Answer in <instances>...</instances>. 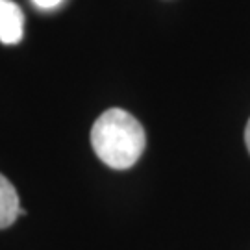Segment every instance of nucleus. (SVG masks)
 Listing matches in <instances>:
<instances>
[{
	"label": "nucleus",
	"mask_w": 250,
	"mask_h": 250,
	"mask_svg": "<svg viewBox=\"0 0 250 250\" xmlns=\"http://www.w3.org/2000/svg\"><path fill=\"white\" fill-rule=\"evenodd\" d=\"M39 9H54L62 4L63 0H32Z\"/></svg>",
	"instance_id": "4"
},
{
	"label": "nucleus",
	"mask_w": 250,
	"mask_h": 250,
	"mask_svg": "<svg viewBox=\"0 0 250 250\" xmlns=\"http://www.w3.org/2000/svg\"><path fill=\"white\" fill-rule=\"evenodd\" d=\"M19 215H24V209L19 204L17 191L4 174H0V230L11 226Z\"/></svg>",
	"instance_id": "3"
},
{
	"label": "nucleus",
	"mask_w": 250,
	"mask_h": 250,
	"mask_svg": "<svg viewBox=\"0 0 250 250\" xmlns=\"http://www.w3.org/2000/svg\"><path fill=\"white\" fill-rule=\"evenodd\" d=\"M24 36V13L15 2L0 0V43L17 45Z\"/></svg>",
	"instance_id": "2"
},
{
	"label": "nucleus",
	"mask_w": 250,
	"mask_h": 250,
	"mask_svg": "<svg viewBox=\"0 0 250 250\" xmlns=\"http://www.w3.org/2000/svg\"><path fill=\"white\" fill-rule=\"evenodd\" d=\"M245 143H247V148L250 152V121L249 125H247V130H245Z\"/></svg>",
	"instance_id": "5"
},
{
	"label": "nucleus",
	"mask_w": 250,
	"mask_h": 250,
	"mask_svg": "<svg viewBox=\"0 0 250 250\" xmlns=\"http://www.w3.org/2000/svg\"><path fill=\"white\" fill-rule=\"evenodd\" d=\"M91 145L102 163L117 170L134 167L146 145L141 123L121 107H111L95 121Z\"/></svg>",
	"instance_id": "1"
}]
</instances>
